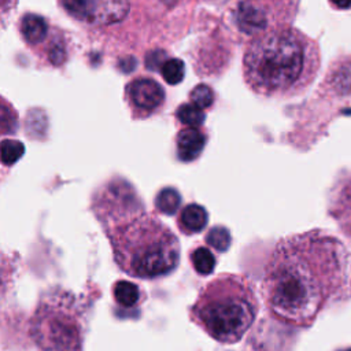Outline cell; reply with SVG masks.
Segmentation results:
<instances>
[{
	"instance_id": "obj_20",
	"label": "cell",
	"mask_w": 351,
	"mask_h": 351,
	"mask_svg": "<svg viewBox=\"0 0 351 351\" xmlns=\"http://www.w3.org/2000/svg\"><path fill=\"white\" fill-rule=\"evenodd\" d=\"M339 81H340V85L344 88H350L351 86V67H343L337 75Z\"/></svg>"
},
{
	"instance_id": "obj_17",
	"label": "cell",
	"mask_w": 351,
	"mask_h": 351,
	"mask_svg": "<svg viewBox=\"0 0 351 351\" xmlns=\"http://www.w3.org/2000/svg\"><path fill=\"white\" fill-rule=\"evenodd\" d=\"M204 240L218 252H225L232 241L230 232L225 226H213L204 236Z\"/></svg>"
},
{
	"instance_id": "obj_2",
	"label": "cell",
	"mask_w": 351,
	"mask_h": 351,
	"mask_svg": "<svg viewBox=\"0 0 351 351\" xmlns=\"http://www.w3.org/2000/svg\"><path fill=\"white\" fill-rule=\"evenodd\" d=\"M315 63L313 43L292 27L254 37L243 56L245 84L258 95H289L302 88Z\"/></svg>"
},
{
	"instance_id": "obj_10",
	"label": "cell",
	"mask_w": 351,
	"mask_h": 351,
	"mask_svg": "<svg viewBox=\"0 0 351 351\" xmlns=\"http://www.w3.org/2000/svg\"><path fill=\"white\" fill-rule=\"evenodd\" d=\"M49 29L51 26L48 21L38 14L26 12L19 19L21 36L25 40V43L29 45L41 44L47 38Z\"/></svg>"
},
{
	"instance_id": "obj_21",
	"label": "cell",
	"mask_w": 351,
	"mask_h": 351,
	"mask_svg": "<svg viewBox=\"0 0 351 351\" xmlns=\"http://www.w3.org/2000/svg\"><path fill=\"white\" fill-rule=\"evenodd\" d=\"M341 351H351V348H347V350H341Z\"/></svg>"
},
{
	"instance_id": "obj_19",
	"label": "cell",
	"mask_w": 351,
	"mask_h": 351,
	"mask_svg": "<svg viewBox=\"0 0 351 351\" xmlns=\"http://www.w3.org/2000/svg\"><path fill=\"white\" fill-rule=\"evenodd\" d=\"M189 99L191 103L195 104L196 107L206 110L210 108L214 103V90L211 89V86H208L207 84H197L191 92H189Z\"/></svg>"
},
{
	"instance_id": "obj_11",
	"label": "cell",
	"mask_w": 351,
	"mask_h": 351,
	"mask_svg": "<svg viewBox=\"0 0 351 351\" xmlns=\"http://www.w3.org/2000/svg\"><path fill=\"white\" fill-rule=\"evenodd\" d=\"M208 221V214L202 204L189 203L181 208L177 218V226L184 234L202 232Z\"/></svg>"
},
{
	"instance_id": "obj_15",
	"label": "cell",
	"mask_w": 351,
	"mask_h": 351,
	"mask_svg": "<svg viewBox=\"0 0 351 351\" xmlns=\"http://www.w3.org/2000/svg\"><path fill=\"white\" fill-rule=\"evenodd\" d=\"M176 117L182 125L197 128L203 125L206 119V112L204 110L196 107L192 103H181L176 110Z\"/></svg>"
},
{
	"instance_id": "obj_12",
	"label": "cell",
	"mask_w": 351,
	"mask_h": 351,
	"mask_svg": "<svg viewBox=\"0 0 351 351\" xmlns=\"http://www.w3.org/2000/svg\"><path fill=\"white\" fill-rule=\"evenodd\" d=\"M115 302L122 307H133L140 300V288L128 280H119L112 288Z\"/></svg>"
},
{
	"instance_id": "obj_13",
	"label": "cell",
	"mask_w": 351,
	"mask_h": 351,
	"mask_svg": "<svg viewBox=\"0 0 351 351\" xmlns=\"http://www.w3.org/2000/svg\"><path fill=\"white\" fill-rule=\"evenodd\" d=\"M189 259H191L193 270L200 276L211 274L215 269V263H217L215 256L211 252V250L207 248V247L199 245V247L193 248L191 251Z\"/></svg>"
},
{
	"instance_id": "obj_16",
	"label": "cell",
	"mask_w": 351,
	"mask_h": 351,
	"mask_svg": "<svg viewBox=\"0 0 351 351\" xmlns=\"http://www.w3.org/2000/svg\"><path fill=\"white\" fill-rule=\"evenodd\" d=\"M160 74L167 84L177 85L184 80L185 64L178 58H167L160 64Z\"/></svg>"
},
{
	"instance_id": "obj_6",
	"label": "cell",
	"mask_w": 351,
	"mask_h": 351,
	"mask_svg": "<svg viewBox=\"0 0 351 351\" xmlns=\"http://www.w3.org/2000/svg\"><path fill=\"white\" fill-rule=\"evenodd\" d=\"M59 5L74 19L92 26L118 22L130 7L128 1H60Z\"/></svg>"
},
{
	"instance_id": "obj_4",
	"label": "cell",
	"mask_w": 351,
	"mask_h": 351,
	"mask_svg": "<svg viewBox=\"0 0 351 351\" xmlns=\"http://www.w3.org/2000/svg\"><path fill=\"white\" fill-rule=\"evenodd\" d=\"M256 310L258 302L247 278L223 274L206 284L191 313L211 337L233 343L251 326Z\"/></svg>"
},
{
	"instance_id": "obj_5",
	"label": "cell",
	"mask_w": 351,
	"mask_h": 351,
	"mask_svg": "<svg viewBox=\"0 0 351 351\" xmlns=\"http://www.w3.org/2000/svg\"><path fill=\"white\" fill-rule=\"evenodd\" d=\"M33 325L36 340L48 351H74L78 346L80 329L66 295L43 302Z\"/></svg>"
},
{
	"instance_id": "obj_3",
	"label": "cell",
	"mask_w": 351,
	"mask_h": 351,
	"mask_svg": "<svg viewBox=\"0 0 351 351\" xmlns=\"http://www.w3.org/2000/svg\"><path fill=\"white\" fill-rule=\"evenodd\" d=\"M107 234L117 265L129 276L158 278L180 262L177 236L152 214L143 211L111 222Z\"/></svg>"
},
{
	"instance_id": "obj_14",
	"label": "cell",
	"mask_w": 351,
	"mask_h": 351,
	"mask_svg": "<svg viewBox=\"0 0 351 351\" xmlns=\"http://www.w3.org/2000/svg\"><path fill=\"white\" fill-rule=\"evenodd\" d=\"M181 200V195L176 188L165 186L158 192L155 197V207L163 214L173 215L180 208Z\"/></svg>"
},
{
	"instance_id": "obj_1",
	"label": "cell",
	"mask_w": 351,
	"mask_h": 351,
	"mask_svg": "<svg viewBox=\"0 0 351 351\" xmlns=\"http://www.w3.org/2000/svg\"><path fill=\"white\" fill-rule=\"evenodd\" d=\"M332 252V243L313 233L277 243L265 269L262 291L270 310L292 322L314 317L322 300L319 262Z\"/></svg>"
},
{
	"instance_id": "obj_8",
	"label": "cell",
	"mask_w": 351,
	"mask_h": 351,
	"mask_svg": "<svg viewBox=\"0 0 351 351\" xmlns=\"http://www.w3.org/2000/svg\"><path fill=\"white\" fill-rule=\"evenodd\" d=\"M273 3L261 1H240L236 3L232 14L233 23L245 36L259 37L267 33L271 21V7Z\"/></svg>"
},
{
	"instance_id": "obj_7",
	"label": "cell",
	"mask_w": 351,
	"mask_h": 351,
	"mask_svg": "<svg viewBox=\"0 0 351 351\" xmlns=\"http://www.w3.org/2000/svg\"><path fill=\"white\" fill-rule=\"evenodd\" d=\"M162 85L149 77H136L125 86V97L133 118H147L156 112L165 103Z\"/></svg>"
},
{
	"instance_id": "obj_18",
	"label": "cell",
	"mask_w": 351,
	"mask_h": 351,
	"mask_svg": "<svg viewBox=\"0 0 351 351\" xmlns=\"http://www.w3.org/2000/svg\"><path fill=\"white\" fill-rule=\"evenodd\" d=\"M25 145L14 138H4L1 141V162L5 166L14 165L23 156Z\"/></svg>"
},
{
	"instance_id": "obj_9",
	"label": "cell",
	"mask_w": 351,
	"mask_h": 351,
	"mask_svg": "<svg viewBox=\"0 0 351 351\" xmlns=\"http://www.w3.org/2000/svg\"><path fill=\"white\" fill-rule=\"evenodd\" d=\"M207 141L206 133L199 128L186 126L177 133L176 148L177 156L182 162L195 160L203 151Z\"/></svg>"
}]
</instances>
